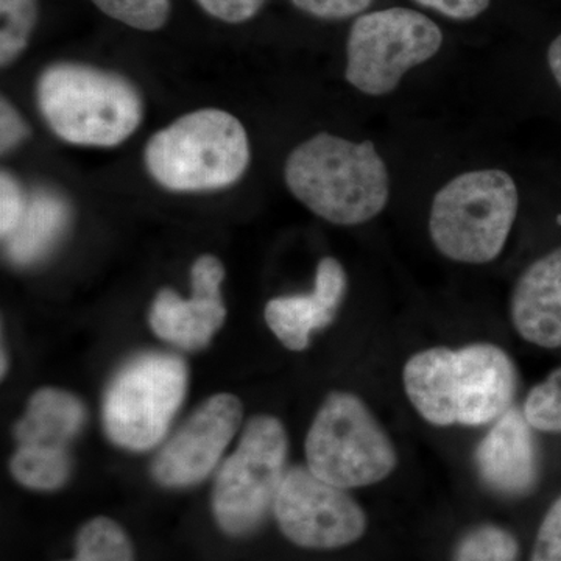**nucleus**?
I'll use <instances>...</instances> for the list:
<instances>
[{"instance_id": "22", "label": "nucleus", "mask_w": 561, "mask_h": 561, "mask_svg": "<svg viewBox=\"0 0 561 561\" xmlns=\"http://www.w3.org/2000/svg\"><path fill=\"white\" fill-rule=\"evenodd\" d=\"M523 413L531 430L561 434V365L531 387L524 401Z\"/></svg>"}, {"instance_id": "3", "label": "nucleus", "mask_w": 561, "mask_h": 561, "mask_svg": "<svg viewBox=\"0 0 561 561\" xmlns=\"http://www.w3.org/2000/svg\"><path fill=\"white\" fill-rule=\"evenodd\" d=\"M250 140L242 122L224 110L184 114L154 133L144 149L151 179L173 192L230 187L249 169Z\"/></svg>"}, {"instance_id": "10", "label": "nucleus", "mask_w": 561, "mask_h": 561, "mask_svg": "<svg viewBox=\"0 0 561 561\" xmlns=\"http://www.w3.org/2000/svg\"><path fill=\"white\" fill-rule=\"evenodd\" d=\"M242 404L230 393L203 402L186 423L162 446L153 461L161 485L181 489L208 478L241 427Z\"/></svg>"}, {"instance_id": "11", "label": "nucleus", "mask_w": 561, "mask_h": 561, "mask_svg": "<svg viewBox=\"0 0 561 561\" xmlns=\"http://www.w3.org/2000/svg\"><path fill=\"white\" fill-rule=\"evenodd\" d=\"M191 298H181L172 289H162L150 308V327L162 341L184 350L208 345L227 319L221 301L225 267L213 254L198 257L192 265Z\"/></svg>"}, {"instance_id": "26", "label": "nucleus", "mask_w": 561, "mask_h": 561, "mask_svg": "<svg viewBox=\"0 0 561 561\" xmlns=\"http://www.w3.org/2000/svg\"><path fill=\"white\" fill-rule=\"evenodd\" d=\"M530 561H561V496L542 518Z\"/></svg>"}, {"instance_id": "21", "label": "nucleus", "mask_w": 561, "mask_h": 561, "mask_svg": "<svg viewBox=\"0 0 561 561\" xmlns=\"http://www.w3.org/2000/svg\"><path fill=\"white\" fill-rule=\"evenodd\" d=\"M38 0H0V65L18 60L31 43L38 22Z\"/></svg>"}, {"instance_id": "4", "label": "nucleus", "mask_w": 561, "mask_h": 561, "mask_svg": "<svg viewBox=\"0 0 561 561\" xmlns=\"http://www.w3.org/2000/svg\"><path fill=\"white\" fill-rule=\"evenodd\" d=\"M518 210V186L511 173L501 169L460 173L434 195L431 241L454 262L489 264L504 250Z\"/></svg>"}, {"instance_id": "16", "label": "nucleus", "mask_w": 561, "mask_h": 561, "mask_svg": "<svg viewBox=\"0 0 561 561\" xmlns=\"http://www.w3.org/2000/svg\"><path fill=\"white\" fill-rule=\"evenodd\" d=\"M402 383L416 413L437 427L457 424V351L434 346L409 357Z\"/></svg>"}, {"instance_id": "8", "label": "nucleus", "mask_w": 561, "mask_h": 561, "mask_svg": "<svg viewBox=\"0 0 561 561\" xmlns=\"http://www.w3.org/2000/svg\"><path fill=\"white\" fill-rule=\"evenodd\" d=\"M187 387L184 362L173 354L146 353L114 376L103 400V426L111 440L147 451L168 434Z\"/></svg>"}, {"instance_id": "30", "label": "nucleus", "mask_w": 561, "mask_h": 561, "mask_svg": "<svg viewBox=\"0 0 561 561\" xmlns=\"http://www.w3.org/2000/svg\"><path fill=\"white\" fill-rule=\"evenodd\" d=\"M27 124L22 119L21 114L7 99H2L0 105V149L2 153L16 149L18 146L27 138Z\"/></svg>"}, {"instance_id": "27", "label": "nucleus", "mask_w": 561, "mask_h": 561, "mask_svg": "<svg viewBox=\"0 0 561 561\" xmlns=\"http://www.w3.org/2000/svg\"><path fill=\"white\" fill-rule=\"evenodd\" d=\"M298 10L317 20L342 21L357 16L373 0H290Z\"/></svg>"}, {"instance_id": "2", "label": "nucleus", "mask_w": 561, "mask_h": 561, "mask_svg": "<svg viewBox=\"0 0 561 561\" xmlns=\"http://www.w3.org/2000/svg\"><path fill=\"white\" fill-rule=\"evenodd\" d=\"M36 99L54 135L83 147H116L138 130L144 103L119 73L80 62L44 69Z\"/></svg>"}, {"instance_id": "1", "label": "nucleus", "mask_w": 561, "mask_h": 561, "mask_svg": "<svg viewBox=\"0 0 561 561\" xmlns=\"http://www.w3.org/2000/svg\"><path fill=\"white\" fill-rule=\"evenodd\" d=\"M284 181L306 208L341 227L367 224L390 201L389 169L375 144L331 133H319L290 151Z\"/></svg>"}, {"instance_id": "18", "label": "nucleus", "mask_w": 561, "mask_h": 561, "mask_svg": "<svg viewBox=\"0 0 561 561\" xmlns=\"http://www.w3.org/2000/svg\"><path fill=\"white\" fill-rule=\"evenodd\" d=\"M70 206L57 192L38 190L28 195L27 209L5 242V253L16 265L39 262L68 231Z\"/></svg>"}, {"instance_id": "15", "label": "nucleus", "mask_w": 561, "mask_h": 561, "mask_svg": "<svg viewBox=\"0 0 561 561\" xmlns=\"http://www.w3.org/2000/svg\"><path fill=\"white\" fill-rule=\"evenodd\" d=\"M511 319L524 342L561 348V245L531 262L516 279Z\"/></svg>"}, {"instance_id": "24", "label": "nucleus", "mask_w": 561, "mask_h": 561, "mask_svg": "<svg viewBox=\"0 0 561 561\" xmlns=\"http://www.w3.org/2000/svg\"><path fill=\"white\" fill-rule=\"evenodd\" d=\"M102 13L128 27L157 32L168 24L171 0H91Z\"/></svg>"}, {"instance_id": "28", "label": "nucleus", "mask_w": 561, "mask_h": 561, "mask_svg": "<svg viewBox=\"0 0 561 561\" xmlns=\"http://www.w3.org/2000/svg\"><path fill=\"white\" fill-rule=\"evenodd\" d=\"M203 11L227 24L253 20L267 0H195Z\"/></svg>"}, {"instance_id": "32", "label": "nucleus", "mask_w": 561, "mask_h": 561, "mask_svg": "<svg viewBox=\"0 0 561 561\" xmlns=\"http://www.w3.org/2000/svg\"><path fill=\"white\" fill-rule=\"evenodd\" d=\"M65 561H72V560H65Z\"/></svg>"}, {"instance_id": "23", "label": "nucleus", "mask_w": 561, "mask_h": 561, "mask_svg": "<svg viewBox=\"0 0 561 561\" xmlns=\"http://www.w3.org/2000/svg\"><path fill=\"white\" fill-rule=\"evenodd\" d=\"M518 541L497 526H481L465 535L453 561H516Z\"/></svg>"}, {"instance_id": "12", "label": "nucleus", "mask_w": 561, "mask_h": 561, "mask_svg": "<svg viewBox=\"0 0 561 561\" xmlns=\"http://www.w3.org/2000/svg\"><path fill=\"white\" fill-rule=\"evenodd\" d=\"M518 373L512 357L494 343L457 350V424L485 426L512 409Z\"/></svg>"}, {"instance_id": "9", "label": "nucleus", "mask_w": 561, "mask_h": 561, "mask_svg": "<svg viewBox=\"0 0 561 561\" xmlns=\"http://www.w3.org/2000/svg\"><path fill=\"white\" fill-rule=\"evenodd\" d=\"M273 515L284 537L305 549L345 548L367 530V516L346 490L323 481L308 467L287 470Z\"/></svg>"}, {"instance_id": "7", "label": "nucleus", "mask_w": 561, "mask_h": 561, "mask_svg": "<svg viewBox=\"0 0 561 561\" xmlns=\"http://www.w3.org/2000/svg\"><path fill=\"white\" fill-rule=\"evenodd\" d=\"M442 46L440 27L420 11L393 7L362 14L346 41L345 79L362 94L382 98Z\"/></svg>"}, {"instance_id": "20", "label": "nucleus", "mask_w": 561, "mask_h": 561, "mask_svg": "<svg viewBox=\"0 0 561 561\" xmlns=\"http://www.w3.org/2000/svg\"><path fill=\"white\" fill-rule=\"evenodd\" d=\"M72 561H135V549L121 524L99 516L81 527Z\"/></svg>"}, {"instance_id": "6", "label": "nucleus", "mask_w": 561, "mask_h": 561, "mask_svg": "<svg viewBox=\"0 0 561 561\" xmlns=\"http://www.w3.org/2000/svg\"><path fill=\"white\" fill-rule=\"evenodd\" d=\"M289 438L286 427L272 415L249 421L241 442L217 472L213 513L217 526L231 537L257 529L286 478Z\"/></svg>"}, {"instance_id": "5", "label": "nucleus", "mask_w": 561, "mask_h": 561, "mask_svg": "<svg viewBox=\"0 0 561 561\" xmlns=\"http://www.w3.org/2000/svg\"><path fill=\"white\" fill-rule=\"evenodd\" d=\"M305 454L313 474L343 490L386 481L398 467L390 435L350 391H334L321 404L306 435Z\"/></svg>"}, {"instance_id": "14", "label": "nucleus", "mask_w": 561, "mask_h": 561, "mask_svg": "<svg viewBox=\"0 0 561 561\" xmlns=\"http://www.w3.org/2000/svg\"><path fill=\"white\" fill-rule=\"evenodd\" d=\"M531 431L523 411L515 408L494 421L474 454L485 485L508 496H522L534 489L538 460Z\"/></svg>"}, {"instance_id": "29", "label": "nucleus", "mask_w": 561, "mask_h": 561, "mask_svg": "<svg viewBox=\"0 0 561 561\" xmlns=\"http://www.w3.org/2000/svg\"><path fill=\"white\" fill-rule=\"evenodd\" d=\"M424 9L454 21H471L485 13L491 0H413Z\"/></svg>"}, {"instance_id": "13", "label": "nucleus", "mask_w": 561, "mask_h": 561, "mask_svg": "<svg viewBox=\"0 0 561 561\" xmlns=\"http://www.w3.org/2000/svg\"><path fill=\"white\" fill-rule=\"evenodd\" d=\"M345 294V268L335 257H323L317 265L311 294L273 298L265 306V321L287 350H306L312 332L323 330L335 319Z\"/></svg>"}, {"instance_id": "25", "label": "nucleus", "mask_w": 561, "mask_h": 561, "mask_svg": "<svg viewBox=\"0 0 561 561\" xmlns=\"http://www.w3.org/2000/svg\"><path fill=\"white\" fill-rule=\"evenodd\" d=\"M28 194L21 186L20 181L9 172L0 176V234L2 239L9 238L16 230L18 225L27 209Z\"/></svg>"}, {"instance_id": "31", "label": "nucleus", "mask_w": 561, "mask_h": 561, "mask_svg": "<svg viewBox=\"0 0 561 561\" xmlns=\"http://www.w3.org/2000/svg\"><path fill=\"white\" fill-rule=\"evenodd\" d=\"M548 66L553 81L561 91V33L552 41L548 49Z\"/></svg>"}, {"instance_id": "17", "label": "nucleus", "mask_w": 561, "mask_h": 561, "mask_svg": "<svg viewBox=\"0 0 561 561\" xmlns=\"http://www.w3.org/2000/svg\"><path fill=\"white\" fill-rule=\"evenodd\" d=\"M87 411L79 398L60 389H41L28 401L16 424L20 448L68 451V445L83 427Z\"/></svg>"}, {"instance_id": "19", "label": "nucleus", "mask_w": 561, "mask_h": 561, "mask_svg": "<svg viewBox=\"0 0 561 561\" xmlns=\"http://www.w3.org/2000/svg\"><path fill=\"white\" fill-rule=\"evenodd\" d=\"M10 470L21 485L38 491L61 489L70 476L68 451L20 448L11 457Z\"/></svg>"}]
</instances>
